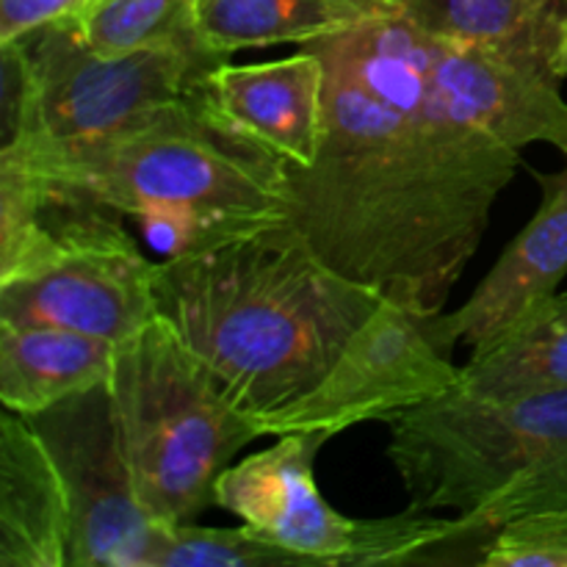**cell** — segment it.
Instances as JSON below:
<instances>
[{
    "label": "cell",
    "instance_id": "obj_1",
    "mask_svg": "<svg viewBox=\"0 0 567 567\" xmlns=\"http://www.w3.org/2000/svg\"><path fill=\"white\" fill-rule=\"evenodd\" d=\"M327 66L319 155L291 172L288 221L349 280L435 316L480 249L520 150L449 105L402 9L299 44Z\"/></svg>",
    "mask_w": 567,
    "mask_h": 567
},
{
    "label": "cell",
    "instance_id": "obj_2",
    "mask_svg": "<svg viewBox=\"0 0 567 567\" xmlns=\"http://www.w3.org/2000/svg\"><path fill=\"white\" fill-rule=\"evenodd\" d=\"M158 316L264 426L308 396L382 293L332 269L288 219L158 260Z\"/></svg>",
    "mask_w": 567,
    "mask_h": 567
},
{
    "label": "cell",
    "instance_id": "obj_3",
    "mask_svg": "<svg viewBox=\"0 0 567 567\" xmlns=\"http://www.w3.org/2000/svg\"><path fill=\"white\" fill-rule=\"evenodd\" d=\"M0 161L20 166L50 203L122 219L166 210L241 236L291 210L288 161L230 125L199 89L105 136L22 138L0 147Z\"/></svg>",
    "mask_w": 567,
    "mask_h": 567
},
{
    "label": "cell",
    "instance_id": "obj_4",
    "mask_svg": "<svg viewBox=\"0 0 567 567\" xmlns=\"http://www.w3.org/2000/svg\"><path fill=\"white\" fill-rule=\"evenodd\" d=\"M388 426L413 509H446L485 532L567 509V391L480 396L454 385Z\"/></svg>",
    "mask_w": 567,
    "mask_h": 567
},
{
    "label": "cell",
    "instance_id": "obj_5",
    "mask_svg": "<svg viewBox=\"0 0 567 567\" xmlns=\"http://www.w3.org/2000/svg\"><path fill=\"white\" fill-rule=\"evenodd\" d=\"M109 396L138 498L161 524L216 507L219 476L264 435L164 316L116 347Z\"/></svg>",
    "mask_w": 567,
    "mask_h": 567
},
{
    "label": "cell",
    "instance_id": "obj_6",
    "mask_svg": "<svg viewBox=\"0 0 567 567\" xmlns=\"http://www.w3.org/2000/svg\"><path fill=\"white\" fill-rule=\"evenodd\" d=\"M327 432L277 435L264 452L233 463L216 482V507L236 515L308 567H374L432 563L435 548L463 540V518H435L408 507L377 520L347 518L316 485V454Z\"/></svg>",
    "mask_w": 567,
    "mask_h": 567
},
{
    "label": "cell",
    "instance_id": "obj_7",
    "mask_svg": "<svg viewBox=\"0 0 567 567\" xmlns=\"http://www.w3.org/2000/svg\"><path fill=\"white\" fill-rule=\"evenodd\" d=\"M48 216L53 247L31 275L0 282V319L64 327L114 347L158 319V260L138 247L122 216L50 199Z\"/></svg>",
    "mask_w": 567,
    "mask_h": 567
},
{
    "label": "cell",
    "instance_id": "obj_8",
    "mask_svg": "<svg viewBox=\"0 0 567 567\" xmlns=\"http://www.w3.org/2000/svg\"><path fill=\"white\" fill-rule=\"evenodd\" d=\"M22 42L31 55V109L14 142H72L114 133L147 111L192 94L227 61L210 48L105 55L83 42L72 20L53 22Z\"/></svg>",
    "mask_w": 567,
    "mask_h": 567
},
{
    "label": "cell",
    "instance_id": "obj_9",
    "mask_svg": "<svg viewBox=\"0 0 567 567\" xmlns=\"http://www.w3.org/2000/svg\"><path fill=\"white\" fill-rule=\"evenodd\" d=\"M28 421L48 446L70 498V567H150L166 524L138 498L109 382Z\"/></svg>",
    "mask_w": 567,
    "mask_h": 567
},
{
    "label": "cell",
    "instance_id": "obj_10",
    "mask_svg": "<svg viewBox=\"0 0 567 567\" xmlns=\"http://www.w3.org/2000/svg\"><path fill=\"white\" fill-rule=\"evenodd\" d=\"M463 369L430 338L424 316L393 299L363 321L324 380L264 421V435L327 432L336 437L365 421H391L460 385Z\"/></svg>",
    "mask_w": 567,
    "mask_h": 567
},
{
    "label": "cell",
    "instance_id": "obj_11",
    "mask_svg": "<svg viewBox=\"0 0 567 567\" xmlns=\"http://www.w3.org/2000/svg\"><path fill=\"white\" fill-rule=\"evenodd\" d=\"M543 188L537 214L504 247L468 302L452 313L424 316L426 332L446 354L457 343L471 349L502 332L526 308L557 293L567 275V166L535 175Z\"/></svg>",
    "mask_w": 567,
    "mask_h": 567
},
{
    "label": "cell",
    "instance_id": "obj_12",
    "mask_svg": "<svg viewBox=\"0 0 567 567\" xmlns=\"http://www.w3.org/2000/svg\"><path fill=\"white\" fill-rule=\"evenodd\" d=\"M327 66L310 48L260 64L216 66L199 92L230 125L293 169L316 161L324 133Z\"/></svg>",
    "mask_w": 567,
    "mask_h": 567
},
{
    "label": "cell",
    "instance_id": "obj_13",
    "mask_svg": "<svg viewBox=\"0 0 567 567\" xmlns=\"http://www.w3.org/2000/svg\"><path fill=\"white\" fill-rule=\"evenodd\" d=\"M432 75L460 116L515 150L554 144L567 155V103L563 81L496 53L435 42Z\"/></svg>",
    "mask_w": 567,
    "mask_h": 567
},
{
    "label": "cell",
    "instance_id": "obj_14",
    "mask_svg": "<svg viewBox=\"0 0 567 567\" xmlns=\"http://www.w3.org/2000/svg\"><path fill=\"white\" fill-rule=\"evenodd\" d=\"M64 482L31 421L0 415V567H70Z\"/></svg>",
    "mask_w": 567,
    "mask_h": 567
},
{
    "label": "cell",
    "instance_id": "obj_15",
    "mask_svg": "<svg viewBox=\"0 0 567 567\" xmlns=\"http://www.w3.org/2000/svg\"><path fill=\"white\" fill-rule=\"evenodd\" d=\"M435 42L485 50L565 81L559 70L567 0H396Z\"/></svg>",
    "mask_w": 567,
    "mask_h": 567
},
{
    "label": "cell",
    "instance_id": "obj_16",
    "mask_svg": "<svg viewBox=\"0 0 567 567\" xmlns=\"http://www.w3.org/2000/svg\"><path fill=\"white\" fill-rule=\"evenodd\" d=\"M114 354V343L86 332L0 319V402L25 419L44 413L105 385Z\"/></svg>",
    "mask_w": 567,
    "mask_h": 567
},
{
    "label": "cell",
    "instance_id": "obj_17",
    "mask_svg": "<svg viewBox=\"0 0 567 567\" xmlns=\"http://www.w3.org/2000/svg\"><path fill=\"white\" fill-rule=\"evenodd\" d=\"M460 388L480 396L567 391V293L540 299L471 349Z\"/></svg>",
    "mask_w": 567,
    "mask_h": 567
},
{
    "label": "cell",
    "instance_id": "obj_18",
    "mask_svg": "<svg viewBox=\"0 0 567 567\" xmlns=\"http://www.w3.org/2000/svg\"><path fill=\"white\" fill-rule=\"evenodd\" d=\"M399 9L396 0H197V28L230 59L238 50L305 44Z\"/></svg>",
    "mask_w": 567,
    "mask_h": 567
},
{
    "label": "cell",
    "instance_id": "obj_19",
    "mask_svg": "<svg viewBox=\"0 0 567 567\" xmlns=\"http://www.w3.org/2000/svg\"><path fill=\"white\" fill-rule=\"evenodd\" d=\"M75 28L105 55L153 48H208L197 28V0H94Z\"/></svg>",
    "mask_w": 567,
    "mask_h": 567
},
{
    "label": "cell",
    "instance_id": "obj_20",
    "mask_svg": "<svg viewBox=\"0 0 567 567\" xmlns=\"http://www.w3.org/2000/svg\"><path fill=\"white\" fill-rule=\"evenodd\" d=\"M269 565H302V557L286 551L266 540L252 526H199L166 524L161 529L150 567H269Z\"/></svg>",
    "mask_w": 567,
    "mask_h": 567
},
{
    "label": "cell",
    "instance_id": "obj_21",
    "mask_svg": "<svg viewBox=\"0 0 567 567\" xmlns=\"http://www.w3.org/2000/svg\"><path fill=\"white\" fill-rule=\"evenodd\" d=\"M485 567H567V509L507 520L482 548Z\"/></svg>",
    "mask_w": 567,
    "mask_h": 567
},
{
    "label": "cell",
    "instance_id": "obj_22",
    "mask_svg": "<svg viewBox=\"0 0 567 567\" xmlns=\"http://www.w3.org/2000/svg\"><path fill=\"white\" fill-rule=\"evenodd\" d=\"M94 0H0V44L22 42L53 22L75 20Z\"/></svg>",
    "mask_w": 567,
    "mask_h": 567
},
{
    "label": "cell",
    "instance_id": "obj_23",
    "mask_svg": "<svg viewBox=\"0 0 567 567\" xmlns=\"http://www.w3.org/2000/svg\"><path fill=\"white\" fill-rule=\"evenodd\" d=\"M559 70H563V78H567V22H565V37H563V55H559Z\"/></svg>",
    "mask_w": 567,
    "mask_h": 567
},
{
    "label": "cell",
    "instance_id": "obj_24",
    "mask_svg": "<svg viewBox=\"0 0 567 567\" xmlns=\"http://www.w3.org/2000/svg\"><path fill=\"white\" fill-rule=\"evenodd\" d=\"M565 158H567V155H565Z\"/></svg>",
    "mask_w": 567,
    "mask_h": 567
}]
</instances>
